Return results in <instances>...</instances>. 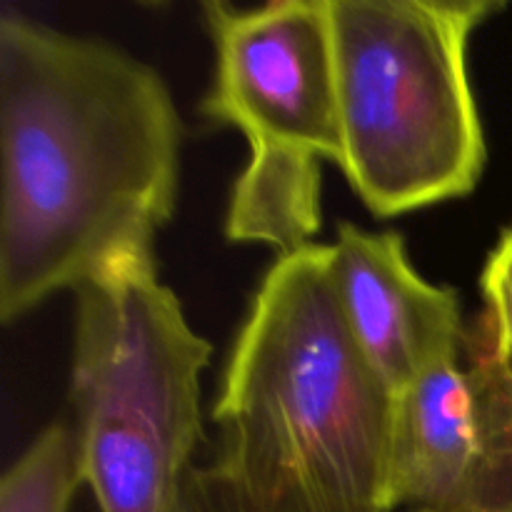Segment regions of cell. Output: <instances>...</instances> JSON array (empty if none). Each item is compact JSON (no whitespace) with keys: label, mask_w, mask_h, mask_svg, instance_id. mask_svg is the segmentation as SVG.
Listing matches in <instances>:
<instances>
[{"label":"cell","mask_w":512,"mask_h":512,"mask_svg":"<svg viewBox=\"0 0 512 512\" xmlns=\"http://www.w3.org/2000/svg\"><path fill=\"white\" fill-rule=\"evenodd\" d=\"M173 512H248V508L213 465H193L180 485Z\"/></svg>","instance_id":"cell-11"},{"label":"cell","mask_w":512,"mask_h":512,"mask_svg":"<svg viewBox=\"0 0 512 512\" xmlns=\"http://www.w3.org/2000/svg\"><path fill=\"white\" fill-rule=\"evenodd\" d=\"M468 512H512V378L505 370L493 385V448L488 473Z\"/></svg>","instance_id":"cell-9"},{"label":"cell","mask_w":512,"mask_h":512,"mask_svg":"<svg viewBox=\"0 0 512 512\" xmlns=\"http://www.w3.org/2000/svg\"><path fill=\"white\" fill-rule=\"evenodd\" d=\"M163 75L113 43L0 13V320L153 253L180 190Z\"/></svg>","instance_id":"cell-1"},{"label":"cell","mask_w":512,"mask_h":512,"mask_svg":"<svg viewBox=\"0 0 512 512\" xmlns=\"http://www.w3.org/2000/svg\"><path fill=\"white\" fill-rule=\"evenodd\" d=\"M210 355L153 253L123 255L75 290L70 425L100 512H173L203 440Z\"/></svg>","instance_id":"cell-4"},{"label":"cell","mask_w":512,"mask_h":512,"mask_svg":"<svg viewBox=\"0 0 512 512\" xmlns=\"http://www.w3.org/2000/svg\"><path fill=\"white\" fill-rule=\"evenodd\" d=\"M468 368L443 360L395 395L390 440L393 512H468L493 448L488 343L468 335Z\"/></svg>","instance_id":"cell-7"},{"label":"cell","mask_w":512,"mask_h":512,"mask_svg":"<svg viewBox=\"0 0 512 512\" xmlns=\"http://www.w3.org/2000/svg\"><path fill=\"white\" fill-rule=\"evenodd\" d=\"M330 270L355 343L395 395L433 365L460 358L468 343L460 295L428 283L398 233L340 223Z\"/></svg>","instance_id":"cell-6"},{"label":"cell","mask_w":512,"mask_h":512,"mask_svg":"<svg viewBox=\"0 0 512 512\" xmlns=\"http://www.w3.org/2000/svg\"><path fill=\"white\" fill-rule=\"evenodd\" d=\"M80 485L73 425L50 423L0 478V512H68Z\"/></svg>","instance_id":"cell-8"},{"label":"cell","mask_w":512,"mask_h":512,"mask_svg":"<svg viewBox=\"0 0 512 512\" xmlns=\"http://www.w3.org/2000/svg\"><path fill=\"white\" fill-rule=\"evenodd\" d=\"M393 410L343 318L330 245L278 255L213 405V468L248 512H393Z\"/></svg>","instance_id":"cell-2"},{"label":"cell","mask_w":512,"mask_h":512,"mask_svg":"<svg viewBox=\"0 0 512 512\" xmlns=\"http://www.w3.org/2000/svg\"><path fill=\"white\" fill-rule=\"evenodd\" d=\"M203 15L215 45L203 113L240 130L250 145L230 193L225 238L298 253L323 225V160L343 163L328 0L258 8L213 0Z\"/></svg>","instance_id":"cell-5"},{"label":"cell","mask_w":512,"mask_h":512,"mask_svg":"<svg viewBox=\"0 0 512 512\" xmlns=\"http://www.w3.org/2000/svg\"><path fill=\"white\" fill-rule=\"evenodd\" d=\"M495 0H328L340 170L378 218L473 193L485 133L468 75Z\"/></svg>","instance_id":"cell-3"},{"label":"cell","mask_w":512,"mask_h":512,"mask_svg":"<svg viewBox=\"0 0 512 512\" xmlns=\"http://www.w3.org/2000/svg\"><path fill=\"white\" fill-rule=\"evenodd\" d=\"M483 295L488 305L483 325L512 378V228L500 238L498 248L488 258L483 270Z\"/></svg>","instance_id":"cell-10"}]
</instances>
